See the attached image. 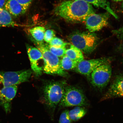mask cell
I'll return each instance as SVG.
<instances>
[{
    "label": "cell",
    "mask_w": 123,
    "mask_h": 123,
    "mask_svg": "<svg viewBox=\"0 0 123 123\" xmlns=\"http://www.w3.org/2000/svg\"><path fill=\"white\" fill-rule=\"evenodd\" d=\"M65 55L77 63L84 60V56L82 52L72 44H70V47L66 49Z\"/></svg>",
    "instance_id": "17"
},
{
    "label": "cell",
    "mask_w": 123,
    "mask_h": 123,
    "mask_svg": "<svg viewBox=\"0 0 123 123\" xmlns=\"http://www.w3.org/2000/svg\"><path fill=\"white\" fill-rule=\"evenodd\" d=\"M122 40V42L118 47V49L119 51L123 53V39Z\"/></svg>",
    "instance_id": "26"
},
{
    "label": "cell",
    "mask_w": 123,
    "mask_h": 123,
    "mask_svg": "<svg viewBox=\"0 0 123 123\" xmlns=\"http://www.w3.org/2000/svg\"><path fill=\"white\" fill-rule=\"evenodd\" d=\"M112 33L116 35L119 39L121 40L123 39V26L117 30H113Z\"/></svg>",
    "instance_id": "24"
},
{
    "label": "cell",
    "mask_w": 123,
    "mask_h": 123,
    "mask_svg": "<svg viewBox=\"0 0 123 123\" xmlns=\"http://www.w3.org/2000/svg\"><path fill=\"white\" fill-rule=\"evenodd\" d=\"M121 8H122V10L123 11V1L122 3V4H121Z\"/></svg>",
    "instance_id": "29"
},
{
    "label": "cell",
    "mask_w": 123,
    "mask_h": 123,
    "mask_svg": "<svg viewBox=\"0 0 123 123\" xmlns=\"http://www.w3.org/2000/svg\"><path fill=\"white\" fill-rule=\"evenodd\" d=\"M31 70H23L15 72L0 71V88L17 85L29 80Z\"/></svg>",
    "instance_id": "6"
},
{
    "label": "cell",
    "mask_w": 123,
    "mask_h": 123,
    "mask_svg": "<svg viewBox=\"0 0 123 123\" xmlns=\"http://www.w3.org/2000/svg\"><path fill=\"white\" fill-rule=\"evenodd\" d=\"M110 64H103L95 69L91 74V83L94 87L99 89L105 87L110 80L112 75Z\"/></svg>",
    "instance_id": "7"
},
{
    "label": "cell",
    "mask_w": 123,
    "mask_h": 123,
    "mask_svg": "<svg viewBox=\"0 0 123 123\" xmlns=\"http://www.w3.org/2000/svg\"><path fill=\"white\" fill-rule=\"evenodd\" d=\"M112 58L104 57L87 60H84L78 63L75 70L81 74L90 76L95 69L103 64H110Z\"/></svg>",
    "instance_id": "8"
},
{
    "label": "cell",
    "mask_w": 123,
    "mask_h": 123,
    "mask_svg": "<svg viewBox=\"0 0 123 123\" xmlns=\"http://www.w3.org/2000/svg\"><path fill=\"white\" fill-rule=\"evenodd\" d=\"M4 7L11 15L15 17L24 14L27 10L17 0H6Z\"/></svg>",
    "instance_id": "13"
},
{
    "label": "cell",
    "mask_w": 123,
    "mask_h": 123,
    "mask_svg": "<svg viewBox=\"0 0 123 123\" xmlns=\"http://www.w3.org/2000/svg\"><path fill=\"white\" fill-rule=\"evenodd\" d=\"M55 33L52 30H46L44 33V40L46 42L49 43L53 38L55 37Z\"/></svg>",
    "instance_id": "23"
},
{
    "label": "cell",
    "mask_w": 123,
    "mask_h": 123,
    "mask_svg": "<svg viewBox=\"0 0 123 123\" xmlns=\"http://www.w3.org/2000/svg\"><path fill=\"white\" fill-rule=\"evenodd\" d=\"M46 46L52 53L58 57L62 58L65 55L67 49L66 48L53 47L49 45Z\"/></svg>",
    "instance_id": "20"
},
{
    "label": "cell",
    "mask_w": 123,
    "mask_h": 123,
    "mask_svg": "<svg viewBox=\"0 0 123 123\" xmlns=\"http://www.w3.org/2000/svg\"><path fill=\"white\" fill-rule=\"evenodd\" d=\"M86 109L83 107L78 106L70 111L69 116L73 122H76L81 119L87 113Z\"/></svg>",
    "instance_id": "18"
},
{
    "label": "cell",
    "mask_w": 123,
    "mask_h": 123,
    "mask_svg": "<svg viewBox=\"0 0 123 123\" xmlns=\"http://www.w3.org/2000/svg\"><path fill=\"white\" fill-rule=\"evenodd\" d=\"M110 14L107 12L91 15L86 21V28L91 33L101 30L108 25Z\"/></svg>",
    "instance_id": "10"
},
{
    "label": "cell",
    "mask_w": 123,
    "mask_h": 123,
    "mask_svg": "<svg viewBox=\"0 0 123 123\" xmlns=\"http://www.w3.org/2000/svg\"><path fill=\"white\" fill-rule=\"evenodd\" d=\"M18 89L17 85L0 88V106L7 113L11 111L12 101L16 96Z\"/></svg>",
    "instance_id": "11"
},
{
    "label": "cell",
    "mask_w": 123,
    "mask_h": 123,
    "mask_svg": "<svg viewBox=\"0 0 123 123\" xmlns=\"http://www.w3.org/2000/svg\"><path fill=\"white\" fill-rule=\"evenodd\" d=\"M123 97V75L115 78L105 95L104 99Z\"/></svg>",
    "instance_id": "12"
},
{
    "label": "cell",
    "mask_w": 123,
    "mask_h": 123,
    "mask_svg": "<svg viewBox=\"0 0 123 123\" xmlns=\"http://www.w3.org/2000/svg\"><path fill=\"white\" fill-rule=\"evenodd\" d=\"M66 86L64 81H50L44 86L43 102L53 119L55 109L62 99Z\"/></svg>",
    "instance_id": "2"
},
{
    "label": "cell",
    "mask_w": 123,
    "mask_h": 123,
    "mask_svg": "<svg viewBox=\"0 0 123 123\" xmlns=\"http://www.w3.org/2000/svg\"><path fill=\"white\" fill-rule=\"evenodd\" d=\"M69 112L68 110H65L62 112L58 123H72L73 121L69 116Z\"/></svg>",
    "instance_id": "22"
},
{
    "label": "cell",
    "mask_w": 123,
    "mask_h": 123,
    "mask_svg": "<svg viewBox=\"0 0 123 123\" xmlns=\"http://www.w3.org/2000/svg\"><path fill=\"white\" fill-rule=\"evenodd\" d=\"M24 25L17 24L13 21L11 15L5 9H0V27H19Z\"/></svg>",
    "instance_id": "14"
},
{
    "label": "cell",
    "mask_w": 123,
    "mask_h": 123,
    "mask_svg": "<svg viewBox=\"0 0 123 123\" xmlns=\"http://www.w3.org/2000/svg\"><path fill=\"white\" fill-rule=\"evenodd\" d=\"M97 7H101L106 11L117 19L118 17L111 7L110 3L106 0H82Z\"/></svg>",
    "instance_id": "16"
},
{
    "label": "cell",
    "mask_w": 123,
    "mask_h": 123,
    "mask_svg": "<svg viewBox=\"0 0 123 123\" xmlns=\"http://www.w3.org/2000/svg\"><path fill=\"white\" fill-rule=\"evenodd\" d=\"M49 43V45L50 46L63 48H66V46L69 44L68 43L64 42L61 38L55 37Z\"/></svg>",
    "instance_id": "21"
},
{
    "label": "cell",
    "mask_w": 123,
    "mask_h": 123,
    "mask_svg": "<svg viewBox=\"0 0 123 123\" xmlns=\"http://www.w3.org/2000/svg\"><path fill=\"white\" fill-rule=\"evenodd\" d=\"M26 47L32 70L37 76H40L42 74L44 65L42 53L37 48L28 44L26 45Z\"/></svg>",
    "instance_id": "9"
},
{
    "label": "cell",
    "mask_w": 123,
    "mask_h": 123,
    "mask_svg": "<svg viewBox=\"0 0 123 123\" xmlns=\"http://www.w3.org/2000/svg\"><path fill=\"white\" fill-rule=\"evenodd\" d=\"M115 2H121V1H123V0H112Z\"/></svg>",
    "instance_id": "28"
},
{
    "label": "cell",
    "mask_w": 123,
    "mask_h": 123,
    "mask_svg": "<svg viewBox=\"0 0 123 123\" xmlns=\"http://www.w3.org/2000/svg\"><path fill=\"white\" fill-rule=\"evenodd\" d=\"M27 10L33 0H17Z\"/></svg>",
    "instance_id": "25"
},
{
    "label": "cell",
    "mask_w": 123,
    "mask_h": 123,
    "mask_svg": "<svg viewBox=\"0 0 123 123\" xmlns=\"http://www.w3.org/2000/svg\"><path fill=\"white\" fill-rule=\"evenodd\" d=\"M6 0H0V9L2 8L5 6Z\"/></svg>",
    "instance_id": "27"
},
{
    "label": "cell",
    "mask_w": 123,
    "mask_h": 123,
    "mask_svg": "<svg viewBox=\"0 0 123 123\" xmlns=\"http://www.w3.org/2000/svg\"><path fill=\"white\" fill-rule=\"evenodd\" d=\"M45 32V28L41 26L35 27L29 30V33L34 39V41L36 45L44 44Z\"/></svg>",
    "instance_id": "15"
},
{
    "label": "cell",
    "mask_w": 123,
    "mask_h": 123,
    "mask_svg": "<svg viewBox=\"0 0 123 123\" xmlns=\"http://www.w3.org/2000/svg\"><path fill=\"white\" fill-rule=\"evenodd\" d=\"M55 14L67 20L73 22L86 21L95 13L91 4L82 0H70L63 1L56 7Z\"/></svg>",
    "instance_id": "1"
},
{
    "label": "cell",
    "mask_w": 123,
    "mask_h": 123,
    "mask_svg": "<svg viewBox=\"0 0 123 123\" xmlns=\"http://www.w3.org/2000/svg\"><path fill=\"white\" fill-rule=\"evenodd\" d=\"M68 40L72 45L87 54L93 52L99 42V38L96 34L90 32L73 33L69 36Z\"/></svg>",
    "instance_id": "3"
},
{
    "label": "cell",
    "mask_w": 123,
    "mask_h": 123,
    "mask_svg": "<svg viewBox=\"0 0 123 123\" xmlns=\"http://www.w3.org/2000/svg\"><path fill=\"white\" fill-rule=\"evenodd\" d=\"M88 104L86 98L81 89L73 86H66L59 104L61 107H84Z\"/></svg>",
    "instance_id": "5"
},
{
    "label": "cell",
    "mask_w": 123,
    "mask_h": 123,
    "mask_svg": "<svg viewBox=\"0 0 123 123\" xmlns=\"http://www.w3.org/2000/svg\"><path fill=\"white\" fill-rule=\"evenodd\" d=\"M78 63L66 55L62 58L60 60L61 67L64 71L75 69Z\"/></svg>",
    "instance_id": "19"
},
{
    "label": "cell",
    "mask_w": 123,
    "mask_h": 123,
    "mask_svg": "<svg viewBox=\"0 0 123 123\" xmlns=\"http://www.w3.org/2000/svg\"><path fill=\"white\" fill-rule=\"evenodd\" d=\"M42 53L44 58L43 71L49 74H56L62 76H67V73L62 68L60 60L53 54L44 44L36 45Z\"/></svg>",
    "instance_id": "4"
}]
</instances>
